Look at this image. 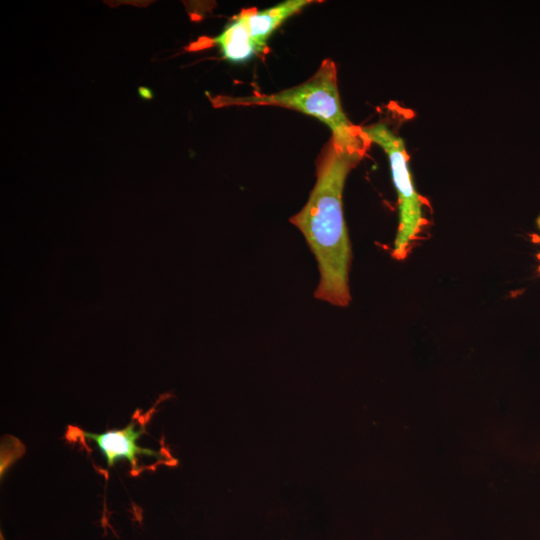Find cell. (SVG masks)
<instances>
[{"label": "cell", "instance_id": "cell-1", "mask_svg": "<svg viewBox=\"0 0 540 540\" xmlns=\"http://www.w3.org/2000/svg\"><path fill=\"white\" fill-rule=\"evenodd\" d=\"M361 159L331 138L319 157L307 202L290 218L317 262L320 280L315 297L338 307H346L351 301L352 250L344 219L343 190L348 174Z\"/></svg>", "mask_w": 540, "mask_h": 540}, {"label": "cell", "instance_id": "cell-2", "mask_svg": "<svg viewBox=\"0 0 540 540\" xmlns=\"http://www.w3.org/2000/svg\"><path fill=\"white\" fill-rule=\"evenodd\" d=\"M215 102L218 106H277L312 116L330 128L331 138L341 148L360 158L371 144L362 127L354 125L343 110L337 68L331 59H324L310 78L296 86L270 94L221 96Z\"/></svg>", "mask_w": 540, "mask_h": 540}, {"label": "cell", "instance_id": "cell-3", "mask_svg": "<svg viewBox=\"0 0 540 540\" xmlns=\"http://www.w3.org/2000/svg\"><path fill=\"white\" fill-rule=\"evenodd\" d=\"M370 143L380 146L387 154L392 180L398 197L399 224L392 256L405 260L422 239L427 224L424 199L418 194L412 180L409 157L403 139L386 124L376 123L362 127Z\"/></svg>", "mask_w": 540, "mask_h": 540}, {"label": "cell", "instance_id": "cell-4", "mask_svg": "<svg viewBox=\"0 0 540 540\" xmlns=\"http://www.w3.org/2000/svg\"><path fill=\"white\" fill-rule=\"evenodd\" d=\"M76 430L80 434L79 437L93 441L96 444L109 467L113 466L117 461L125 459L131 464L133 474H135L141 471L137 466L139 456L154 457L156 459L165 456L164 453L143 448L137 444L145 429L143 425L137 428L134 421L124 428L108 430L100 434L89 433L77 428Z\"/></svg>", "mask_w": 540, "mask_h": 540}, {"label": "cell", "instance_id": "cell-5", "mask_svg": "<svg viewBox=\"0 0 540 540\" xmlns=\"http://www.w3.org/2000/svg\"><path fill=\"white\" fill-rule=\"evenodd\" d=\"M314 2L312 0H285L267 9L242 11L253 40L261 51L265 52L267 41L273 32L288 18Z\"/></svg>", "mask_w": 540, "mask_h": 540}, {"label": "cell", "instance_id": "cell-6", "mask_svg": "<svg viewBox=\"0 0 540 540\" xmlns=\"http://www.w3.org/2000/svg\"><path fill=\"white\" fill-rule=\"evenodd\" d=\"M212 43L219 48L222 57L232 63H243L263 53L250 34L243 11L231 19Z\"/></svg>", "mask_w": 540, "mask_h": 540}, {"label": "cell", "instance_id": "cell-7", "mask_svg": "<svg viewBox=\"0 0 540 540\" xmlns=\"http://www.w3.org/2000/svg\"><path fill=\"white\" fill-rule=\"evenodd\" d=\"M537 257H538V259L540 260V253L538 254ZM538 271L540 272V265H539V267H538Z\"/></svg>", "mask_w": 540, "mask_h": 540}]
</instances>
